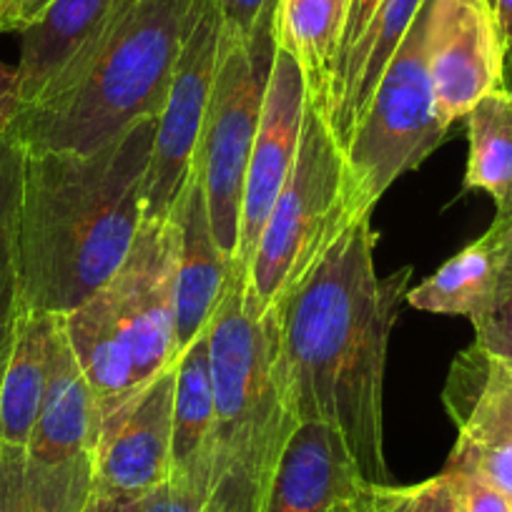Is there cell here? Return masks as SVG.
<instances>
[{
  "mask_svg": "<svg viewBox=\"0 0 512 512\" xmlns=\"http://www.w3.org/2000/svg\"><path fill=\"white\" fill-rule=\"evenodd\" d=\"M372 214L354 219L317 267L264 317L287 415L327 425L369 482H384V364L412 267L377 277Z\"/></svg>",
  "mask_w": 512,
  "mask_h": 512,
  "instance_id": "obj_1",
  "label": "cell"
},
{
  "mask_svg": "<svg viewBox=\"0 0 512 512\" xmlns=\"http://www.w3.org/2000/svg\"><path fill=\"white\" fill-rule=\"evenodd\" d=\"M156 118L93 154L26 156L18 312L68 314L101 292L144 224Z\"/></svg>",
  "mask_w": 512,
  "mask_h": 512,
  "instance_id": "obj_2",
  "label": "cell"
},
{
  "mask_svg": "<svg viewBox=\"0 0 512 512\" xmlns=\"http://www.w3.org/2000/svg\"><path fill=\"white\" fill-rule=\"evenodd\" d=\"M201 0H134L71 86L26 106L13 134L31 154H93L159 118Z\"/></svg>",
  "mask_w": 512,
  "mask_h": 512,
  "instance_id": "obj_3",
  "label": "cell"
},
{
  "mask_svg": "<svg viewBox=\"0 0 512 512\" xmlns=\"http://www.w3.org/2000/svg\"><path fill=\"white\" fill-rule=\"evenodd\" d=\"M244 277L234 272L209 324V369L216 412L211 505L219 512H259L289 435L272 367L267 324L244 312Z\"/></svg>",
  "mask_w": 512,
  "mask_h": 512,
  "instance_id": "obj_4",
  "label": "cell"
},
{
  "mask_svg": "<svg viewBox=\"0 0 512 512\" xmlns=\"http://www.w3.org/2000/svg\"><path fill=\"white\" fill-rule=\"evenodd\" d=\"M347 181V151L327 108L309 98L297 161L244 274L246 317L262 322L352 224Z\"/></svg>",
  "mask_w": 512,
  "mask_h": 512,
  "instance_id": "obj_5",
  "label": "cell"
},
{
  "mask_svg": "<svg viewBox=\"0 0 512 512\" xmlns=\"http://www.w3.org/2000/svg\"><path fill=\"white\" fill-rule=\"evenodd\" d=\"M430 0L384 68L379 86L347 144V196L352 216L372 214L407 171L420 169L447 139L437 118L427 56Z\"/></svg>",
  "mask_w": 512,
  "mask_h": 512,
  "instance_id": "obj_6",
  "label": "cell"
},
{
  "mask_svg": "<svg viewBox=\"0 0 512 512\" xmlns=\"http://www.w3.org/2000/svg\"><path fill=\"white\" fill-rule=\"evenodd\" d=\"M274 18L277 11L267 13L246 41H221L209 111L194 159L204 186L211 231L231 264L239 244L246 169L277 56Z\"/></svg>",
  "mask_w": 512,
  "mask_h": 512,
  "instance_id": "obj_7",
  "label": "cell"
},
{
  "mask_svg": "<svg viewBox=\"0 0 512 512\" xmlns=\"http://www.w3.org/2000/svg\"><path fill=\"white\" fill-rule=\"evenodd\" d=\"M221 51L216 0H201L199 16L174 68L169 96L156 118L154 154L144 186V224H166L194 171Z\"/></svg>",
  "mask_w": 512,
  "mask_h": 512,
  "instance_id": "obj_8",
  "label": "cell"
},
{
  "mask_svg": "<svg viewBox=\"0 0 512 512\" xmlns=\"http://www.w3.org/2000/svg\"><path fill=\"white\" fill-rule=\"evenodd\" d=\"M174 224H141L116 277L103 287L134 352L139 384L176 364Z\"/></svg>",
  "mask_w": 512,
  "mask_h": 512,
  "instance_id": "obj_9",
  "label": "cell"
},
{
  "mask_svg": "<svg viewBox=\"0 0 512 512\" xmlns=\"http://www.w3.org/2000/svg\"><path fill=\"white\" fill-rule=\"evenodd\" d=\"M427 56L437 118L450 126L505 88V48L487 0H430Z\"/></svg>",
  "mask_w": 512,
  "mask_h": 512,
  "instance_id": "obj_10",
  "label": "cell"
},
{
  "mask_svg": "<svg viewBox=\"0 0 512 512\" xmlns=\"http://www.w3.org/2000/svg\"><path fill=\"white\" fill-rule=\"evenodd\" d=\"M176 364L101 417L93 447V485L144 497L169 482Z\"/></svg>",
  "mask_w": 512,
  "mask_h": 512,
  "instance_id": "obj_11",
  "label": "cell"
},
{
  "mask_svg": "<svg viewBox=\"0 0 512 512\" xmlns=\"http://www.w3.org/2000/svg\"><path fill=\"white\" fill-rule=\"evenodd\" d=\"M307 101V78H304L302 66L287 51L277 48L254 149L249 156V169H246L239 244H236L234 256V272L241 277L249 269L269 211L294 169L299 144H302Z\"/></svg>",
  "mask_w": 512,
  "mask_h": 512,
  "instance_id": "obj_12",
  "label": "cell"
},
{
  "mask_svg": "<svg viewBox=\"0 0 512 512\" xmlns=\"http://www.w3.org/2000/svg\"><path fill=\"white\" fill-rule=\"evenodd\" d=\"M134 0H51L21 31L18 86L23 108L71 86Z\"/></svg>",
  "mask_w": 512,
  "mask_h": 512,
  "instance_id": "obj_13",
  "label": "cell"
},
{
  "mask_svg": "<svg viewBox=\"0 0 512 512\" xmlns=\"http://www.w3.org/2000/svg\"><path fill=\"white\" fill-rule=\"evenodd\" d=\"M174 224V307L176 357L186 352L201 334L209 332L216 309L224 302L234 279V264L221 254L206 209L199 171L191 179L171 214Z\"/></svg>",
  "mask_w": 512,
  "mask_h": 512,
  "instance_id": "obj_14",
  "label": "cell"
},
{
  "mask_svg": "<svg viewBox=\"0 0 512 512\" xmlns=\"http://www.w3.org/2000/svg\"><path fill=\"white\" fill-rule=\"evenodd\" d=\"M359 480L357 462L332 427L297 425L259 512H334Z\"/></svg>",
  "mask_w": 512,
  "mask_h": 512,
  "instance_id": "obj_15",
  "label": "cell"
},
{
  "mask_svg": "<svg viewBox=\"0 0 512 512\" xmlns=\"http://www.w3.org/2000/svg\"><path fill=\"white\" fill-rule=\"evenodd\" d=\"M98 430H101V405L68 344L61 319L53 342L46 392L26 450L28 455L43 462L93 455Z\"/></svg>",
  "mask_w": 512,
  "mask_h": 512,
  "instance_id": "obj_16",
  "label": "cell"
},
{
  "mask_svg": "<svg viewBox=\"0 0 512 512\" xmlns=\"http://www.w3.org/2000/svg\"><path fill=\"white\" fill-rule=\"evenodd\" d=\"M214 430L216 412L209 369V332H206L176 359L169 480H179L209 495L216 452Z\"/></svg>",
  "mask_w": 512,
  "mask_h": 512,
  "instance_id": "obj_17",
  "label": "cell"
},
{
  "mask_svg": "<svg viewBox=\"0 0 512 512\" xmlns=\"http://www.w3.org/2000/svg\"><path fill=\"white\" fill-rule=\"evenodd\" d=\"M61 314L18 312L13 344L0 382V445L28 447L51 369Z\"/></svg>",
  "mask_w": 512,
  "mask_h": 512,
  "instance_id": "obj_18",
  "label": "cell"
},
{
  "mask_svg": "<svg viewBox=\"0 0 512 512\" xmlns=\"http://www.w3.org/2000/svg\"><path fill=\"white\" fill-rule=\"evenodd\" d=\"M61 319L68 344L96 392L103 417L123 397L141 387L126 332L118 324L111 299L103 289L73 312L61 314Z\"/></svg>",
  "mask_w": 512,
  "mask_h": 512,
  "instance_id": "obj_19",
  "label": "cell"
},
{
  "mask_svg": "<svg viewBox=\"0 0 512 512\" xmlns=\"http://www.w3.org/2000/svg\"><path fill=\"white\" fill-rule=\"evenodd\" d=\"M510 224L512 219L492 221V226L480 239L457 251L420 287L410 289L405 302L422 312L467 317L470 322H475L485 312L492 292H495Z\"/></svg>",
  "mask_w": 512,
  "mask_h": 512,
  "instance_id": "obj_20",
  "label": "cell"
},
{
  "mask_svg": "<svg viewBox=\"0 0 512 512\" xmlns=\"http://www.w3.org/2000/svg\"><path fill=\"white\" fill-rule=\"evenodd\" d=\"M93 492V455L43 462L0 445V512H83Z\"/></svg>",
  "mask_w": 512,
  "mask_h": 512,
  "instance_id": "obj_21",
  "label": "cell"
},
{
  "mask_svg": "<svg viewBox=\"0 0 512 512\" xmlns=\"http://www.w3.org/2000/svg\"><path fill=\"white\" fill-rule=\"evenodd\" d=\"M349 21V0H279L274 41L302 66L309 98L327 108Z\"/></svg>",
  "mask_w": 512,
  "mask_h": 512,
  "instance_id": "obj_22",
  "label": "cell"
},
{
  "mask_svg": "<svg viewBox=\"0 0 512 512\" xmlns=\"http://www.w3.org/2000/svg\"><path fill=\"white\" fill-rule=\"evenodd\" d=\"M445 407L460 440L485 445L512 442V382L487 367L472 349L452 364Z\"/></svg>",
  "mask_w": 512,
  "mask_h": 512,
  "instance_id": "obj_23",
  "label": "cell"
},
{
  "mask_svg": "<svg viewBox=\"0 0 512 512\" xmlns=\"http://www.w3.org/2000/svg\"><path fill=\"white\" fill-rule=\"evenodd\" d=\"M470 156L462 191H485L495 201V219H512V93H487L465 116Z\"/></svg>",
  "mask_w": 512,
  "mask_h": 512,
  "instance_id": "obj_24",
  "label": "cell"
},
{
  "mask_svg": "<svg viewBox=\"0 0 512 512\" xmlns=\"http://www.w3.org/2000/svg\"><path fill=\"white\" fill-rule=\"evenodd\" d=\"M26 146L13 128L0 136V324L18 317V249H21Z\"/></svg>",
  "mask_w": 512,
  "mask_h": 512,
  "instance_id": "obj_25",
  "label": "cell"
},
{
  "mask_svg": "<svg viewBox=\"0 0 512 512\" xmlns=\"http://www.w3.org/2000/svg\"><path fill=\"white\" fill-rule=\"evenodd\" d=\"M334 512H465L455 477L447 470L415 485L359 480Z\"/></svg>",
  "mask_w": 512,
  "mask_h": 512,
  "instance_id": "obj_26",
  "label": "cell"
},
{
  "mask_svg": "<svg viewBox=\"0 0 512 512\" xmlns=\"http://www.w3.org/2000/svg\"><path fill=\"white\" fill-rule=\"evenodd\" d=\"M472 327H475L472 352L487 367L512 382V224L500 272H497L495 292H492L485 312L472 322Z\"/></svg>",
  "mask_w": 512,
  "mask_h": 512,
  "instance_id": "obj_27",
  "label": "cell"
},
{
  "mask_svg": "<svg viewBox=\"0 0 512 512\" xmlns=\"http://www.w3.org/2000/svg\"><path fill=\"white\" fill-rule=\"evenodd\" d=\"M445 467L472 472L512 500V442L485 445V442H470L457 437L455 450Z\"/></svg>",
  "mask_w": 512,
  "mask_h": 512,
  "instance_id": "obj_28",
  "label": "cell"
},
{
  "mask_svg": "<svg viewBox=\"0 0 512 512\" xmlns=\"http://www.w3.org/2000/svg\"><path fill=\"white\" fill-rule=\"evenodd\" d=\"M221 13V41L239 43L251 38L259 21L277 11L279 0H216Z\"/></svg>",
  "mask_w": 512,
  "mask_h": 512,
  "instance_id": "obj_29",
  "label": "cell"
},
{
  "mask_svg": "<svg viewBox=\"0 0 512 512\" xmlns=\"http://www.w3.org/2000/svg\"><path fill=\"white\" fill-rule=\"evenodd\" d=\"M139 512H219L209 495L179 480H169L141 497Z\"/></svg>",
  "mask_w": 512,
  "mask_h": 512,
  "instance_id": "obj_30",
  "label": "cell"
},
{
  "mask_svg": "<svg viewBox=\"0 0 512 512\" xmlns=\"http://www.w3.org/2000/svg\"><path fill=\"white\" fill-rule=\"evenodd\" d=\"M447 470V467H445ZM457 482L465 512H512V500L482 477L462 470H447Z\"/></svg>",
  "mask_w": 512,
  "mask_h": 512,
  "instance_id": "obj_31",
  "label": "cell"
},
{
  "mask_svg": "<svg viewBox=\"0 0 512 512\" xmlns=\"http://www.w3.org/2000/svg\"><path fill=\"white\" fill-rule=\"evenodd\" d=\"M379 6H382V0H349L347 33H344V43H342V51H339V58H337V68L347 61V56L354 51V46L362 41L364 31L369 28V23H372L374 13L379 11ZM337 68H334V73H337Z\"/></svg>",
  "mask_w": 512,
  "mask_h": 512,
  "instance_id": "obj_32",
  "label": "cell"
},
{
  "mask_svg": "<svg viewBox=\"0 0 512 512\" xmlns=\"http://www.w3.org/2000/svg\"><path fill=\"white\" fill-rule=\"evenodd\" d=\"M23 111L21 86H18V68L0 63V136L8 134Z\"/></svg>",
  "mask_w": 512,
  "mask_h": 512,
  "instance_id": "obj_33",
  "label": "cell"
},
{
  "mask_svg": "<svg viewBox=\"0 0 512 512\" xmlns=\"http://www.w3.org/2000/svg\"><path fill=\"white\" fill-rule=\"evenodd\" d=\"M141 510V497L134 495H121V492L103 490V487L93 485L91 497L83 512H139Z\"/></svg>",
  "mask_w": 512,
  "mask_h": 512,
  "instance_id": "obj_34",
  "label": "cell"
},
{
  "mask_svg": "<svg viewBox=\"0 0 512 512\" xmlns=\"http://www.w3.org/2000/svg\"><path fill=\"white\" fill-rule=\"evenodd\" d=\"M492 13H495L497 33L505 48V63H512V0H495Z\"/></svg>",
  "mask_w": 512,
  "mask_h": 512,
  "instance_id": "obj_35",
  "label": "cell"
},
{
  "mask_svg": "<svg viewBox=\"0 0 512 512\" xmlns=\"http://www.w3.org/2000/svg\"><path fill=\"white\" fill-rule=\"evenodd\" d=\"M23 0H0V33H21Z\"/></svg>",
  "mask_w": 512,
  "mask_h": 512,
  "instance_id": "obj_36",
  "label": "cell"
},
{
  "mask_svg": "<svg viewBox=\"0 0 512 512\" xmlns=\"http://www.w3.org/2000/svg\"><path fill=\"white\" fill-rule=\"evenodd\" d=\"M51 0H23V11H21V31L26 26H31L38 16L48 8Z\"/></svg>",
  "mask_w": 512,
  "mask_h": 512,
  "instance_id": "obj_37",
  "label": "cell"
},
{
  "mask_svg": "<svg viewBox=\"0 0 512 512\" xmlns=\"http://www.w3.org/2000/svg\"><path fill=\"white\" fill-rule=\"evenodd\" d=\"M11 344H13V324H0V382H3V372H6Z\"/></svg>",
  "mask_w": 512,
  "mask_h": 512,
  "instance_id": "obj_38",
  "label": "cell"
},
{
  "mask_svg": "<svg viewBox=\"0 0 512 512\" xmlns=\"http://www.w3.org/2000/svg\"><path fill=\"white\" fill-rule=\"evenodd\" d=\"M505 88L512 93V63H505Z\"/></svg>",
  "mask_w": 512,
  "mask_h": 512,
  "instance_id": "obj_39",
  "label": "cell"
},
{
  "mask_svg": "<svg viewBox=\"0 0 512 512\" xmlns=\"http://www.w3.org/2000/svg\"><path fill=\"white\" fill-rule=\"evenodd\" d=\"M487 3H490V8H492V3H495V0H487Z\"/></svg>",
  "mask_w": 512,
  "mask_h": 512,
  "instance_id": "obj_40",
  "label": "cell"
}]
</instances>
